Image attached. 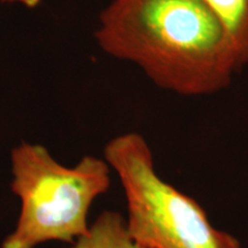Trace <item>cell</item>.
Masks as SVG:
<instances>
[{
    "instance_id": "6",
    "label": "cell",
    "mask_w": 248,
    "mask_h": 248,
    "mask_svg": "<svg viewBox=\"0 0 248 248\" xmlns=\"http://www.w3.org/2000/svg\"><path fill=\"white\" fill-rule=\"evenodd\" d=\"M4 1L8 2H16V4H20L22 6H26V7L29 8H35L38 6L43 0H4Z\"/></svg>"
},
{
    "instance_id": "3",
    "label": "cell",
    "mask_w": 248,
    "mask_h": 248,
    "mask_svg": "<svg viewBox=\"0 0 248 248\" xmlns=\"http://www.w3.org/2000/svg\"><path fill=\"white\" fill-rule=\"evenodd\" d=\"M124 190L129 237L141 248H241L229 232L214 228L194 199L164 182L156 172L145 138L128 132L104 151Z\"/></svg>"
},
{
    "instance_id": "4",
    "label": "cell",
    "mask_w": 248,
    "mask_h": 248,
    "mask_svg": "<svg viewBox=\"0 0 248 248\" xmlns=\"http://www.w3.org/2000/svg\"><path fill=\"white\" fill-rule=\"evenodd\" d=\"M215 15L233 46L240 70L248 66V0H201Z\"/></svg>"
},
{
    "instance_id": "5",
    "label": "cell",
    "mask_w": 248,
    "mask_h": 248,
    "mask_svg": "<svg viewBox=\"0 0 248 248\" xmlns=\"http://www.w3.org/2000/svg\"><path fill=\"white\" fill-rule=\"evenodd\" d=\"M70 248H141L129 237L125 218L121 214L106 210L90 225L89 232L71 244Z\"/></svg>"
},
{
    "instance_id": "1",
    "label": "cell",
    "mask_w": 248,
    "mask_h": 248,
    "mask_svg": "<svg viewBox=\"0 0 248 248\" xmlns=\"http://www.w3.org/2000/svg\"><path fill=\"white\" fill-rule=\"evenodd\" d=\"M94 37L108 55L185 97L223 91L240 71L225 30L201 0H111Z\"/></svg>"
},
{
    "instance_id": "2",
    "label": "cell",
    "mask_w": 248,
    "mask_h": 248,
    "mask_svg": "<svg viewBox=\"0 0 248 248\" xmlns=\"http://www.w3.org/2000/svg\"><path fill=\"white\" fill-rule=\"evenodd\" d=\"M11 163V190L21 200V212L1 248L74 244L88 233L90 208L110 186L106 160L86 155L76 166L66 167L46 147L22 142L12 151Z\"/></svg>"
}]
</instances>
